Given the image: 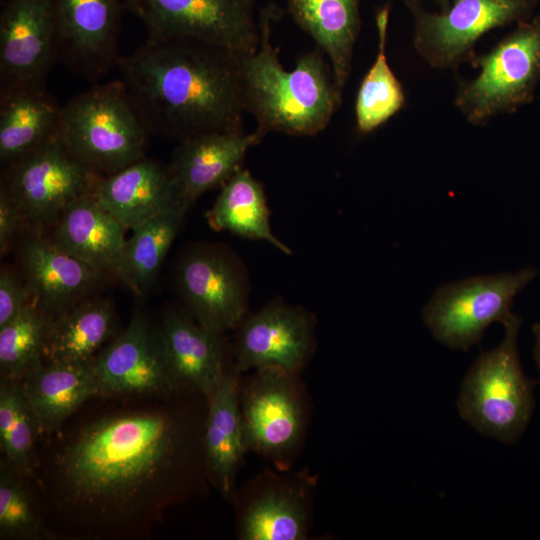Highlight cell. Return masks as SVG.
Masks as SVG:
<instances>
[{"label":"cell","instance_id":"6da1fadb","mask_svg":"<svg viewBox=\"0 0 540 540\" xmlns=\"http://www.w3.org/2000/svg\"><path fill=\"white\" fill-rule=\"evenodd\" d=\"M179 415L151 408L98 419L55 455L53 495L83 536L125 535L170 502L188 437Z\"/></svg>","mask_w":540,"mask_h":540},{"label":"cell","instance_id":"7a4b0ae2","mask_svg":"<svg viewBox=\"0 0 540 540\" xmlns=\"http://www.w3.org/2000/svg\"><path fill=\"white\" fill-rule=\"evenodd\" d=\"M116 67L150 134L181 141L243 131L241 55L199 41L148 38Z\"/></svg>","mask_w":540,"mask_h":540},{"label":"cell","instance_id":"3957f363","mask_svg":"<svg viewBox=\"0 0 540 540\" xmlns=\"http://www.w3.org/2000/svg\"><path fill=\"white\" fill-rule=\"evenodd\" d=\"M272 12L270 7L261 12L258 48L241 56L245 110L264 134L316 135L341 105L343 89L318 47L299 57L294 69L282 66L271 43Z\"/></svg>","mask_w":540,"mask_h":540},{"label":"cell","instance_id":"277c9868","mask_svg":"<svg viewBox=\"0 0 540 540\" xmlns=\"http://www.w3.org/2000/svg\"><path fill=\"white\" fill-rule=\"evenodd\" d=\"M149 135L119 78L96 84L62 106L59 139L103 176L144 158Z\"/></svg>","mask_w":540,"mask_h":540},{"label":"cell","instance_id":"5b68a950","mask_svg":"<svg viewBox=\"0 0 540 540\" xmlns=\"http://www.w3.org/2000/svg\"><path fill=\"white\" fill-rule=\"evenodd\" d=\"M521 318L504 324L503 340L482 352L466 374L457 400L460 416L486 436L513 443L525 431L535 401L534 381L523 373L517 337Z\"/></svg>","mask_w":540,"mask_h":540},{"label":"cell","instance_id":"8992f818","mask_svg":"<svg viewBox=\"0 0 540 540\" xmlns=\"http://www.w3.org/2000/svg\"><path fill=\"white\" fill-rule=\"evenodd\" d=\"M477 76L459 85L455 106L473 125L529 104L540 81V14L519 22L491 50L472 59Z\"/></svg>","mask_w":540,"mask_h":540},{"label":"cell","instance_id":"52a82bcc","mask_svg":"<svg viewBox=\"0 0 540 540\" xmlns=\"http://www.w3.org/2000/svg\"><path fill=\"white\" fill-rule=\"evenodd\" d=\"M258 0H123L125 10L144 24L148 38L193 40L241 56L261 38Z\"/></svg>","mask_w":540,"mask_h":540},{"label":"cell","instance_id":"ba28073f","mask_svg":"<svg viewBox=\"0 0 540 540\" xmlns=\"http://www.w3.org/2000/svg\"><path fill=\"white\" fill-rule=\"evenodd\" d=\"M103 175L76 158L58 134L4 167L1 185L21 209L26 226L40 233L76 200L93 194Z\"/></svg>","mask_w":540,"mask_h":540},{"label":"cell","instance_id":"9c48e42d","mask_svg":"<svg viewBox=\"0 0 540 540\" xmlns=\"http://www.w3.org/2000/svg\"><path fill=\"white\" fill-rule=\"evenodd\" d=\"M535 275V269L525 268L445 284L423 308V321L440 343L468 351L490 324L504 325L515 315L514 298Z\"/></svg>","mask_w":540,"mask_h":540},{"label":"cell","instance_id":"30bf717a","mask_svg":"<svg viewBox=\"0 0 540 540\" xmlns=\"http://www.w3.org/2000/svg\"><path fill=\"white\" fill-rule=\"evenodd\" d=\"M540 0H449L441 13L411 3L413 46L436 69H455L474 58L477 41L490 30L524 21Z\"/></svg>","mask_w":540,"mask_h":540},{"label":"cell","instance_id":"8fae6325","mask_svg":"<svg viewBox=\"0 0 540 540\" xmlns=\"http://www.w3.org/2000/svg\"><path fill=\"white\" fill-rule=\"evenodd\" d=\"M297 375L279 368H262L240 386L246 450L261 454L283 469L300 443L305 423Z\"/></svg>","mask_w":540,"mask_h":540},{"label":"cell","instance_id":"7c38bea8","mask_svg":"<svg viewBox=\"0 0 540 540\" xmlns=\"http://www.w3.org/2000/svg\"><path fill=\"white\" fill-rule=\"evenodd\" d=\"M176 283L186 305L202 326L223 333L245 317L248 281L237 257L217 246H199L185 254Z\"/></svg>","mask_w":540,"mask_h":540},{"label":"cell","instance_id":"4fadbf2b","mask_svg":"<svg viewBox=\"0 0 540 540\" xmlns=\"http://www.w3.org/2000/svg\"><path fill=\"white\" fill-rule=\"evenodd\" d=\"M97 396L167 395L176 388L159 327L136 312L92 363Z\"/></svg>","mask_w":540,"mask_h":540},{"label":"cell","instance_id":"5bb4252c","mask_svg":"<svg viewBox=\"0 0 540 540\" xmlns=\"http://www.w3.org/2000/svg\"><path fill=\"white\" fill-rule=\"evenodd\" d=\"M57 58L71 71L97 81L117 66L123 0H53Z\"/></svg>","mask_w":540,"mask_h":540},{"label":"cell","instance_id":"9a60e30c","mask_svg":"<svg viewBox=\"0 0 540 540\" xmlns=\"http://www.w3.org/2000/svg\"><path fill=\"white\" fill-rule=\"evenodd\" d=\"M56 45L53 0H6L0 14V89L44 84Z\"/></svg>","mask_w":540,"mask_h":540},{"label":"cell","instance_id":"2e32d148","mask_svg":"<svg viewBox=\"0 0 540 540\" xmlns=\"http://www.w3.org/2000/svg\"><path fill=\"white\" fill-rule=\"evenodd\" d=\"M234 368L299 373L313 349L314 318L305 309L272 302L239 323Z\"/></svg>","mask_w":540,"mask_h":540},{"label":"cell","instance_id":"e0dca14e","mask_svg":"<svg viewBox=\"0 0 540 540\" xmlns=\"http://www.w3.org/2000/svg\"><path fill=\"white\" fill-rule=\"evenodd\" d=\"M264 135L257 128L248 134L212 131L179 141L167 169L180 200L190 208L203 193L222 187Z\"/></svg>","mask_w":540,"mask_h":540},{"label":"cell","instance_id":"ac0fdd59","mask_svg":"<svg viewBox=\"0 0 540 540\" xmlns=\"http://www.w3.org/2000/svg\"><path fill=\"white\" fill-rule=\"evenodd\" d=\"M159 328L176 391L196 392L207 399L228 372L222 333L176 310L164 313Z\"/></svg>","mask_w":540,"mask_h":540},{"label":"cell","instance_id":"d6986e66","mask_svg":"<svg viewBox=\"0 0 540 540\" xmlns=\"http://www.w3.org/2000/svg\"><path fill=\"white\" fill-rule=\"evenodd\" d=\"M20 254L25 283L51 318L82 301L101 277L40 233L24 241Z\"/></svg>","mask_w":540,"mask_h":540},{"label":"cell","instance_id":"ffe728a7","mask_svg":"<svg viewBox=\"0 0 540 540\" xmlns=\"http://www.w3.org/2000/svg\"><path fill=\"white\" fill-rule=\"evenodd\" d=\"M93 196L125 229H133L177 205H186L179 198L167 166L145 157L102 176Z\"/></svg>","mask_w":540,"mask_h":540},{"label":"cell","instance_id":"44dd1931","mask_svg":"<svg viewBox=\"0 0 540 540\" xmlns=\"http://www.w3.org/2000/svg\"><path fill=\"white\" fill-rule=\"evenodd\" d=\"M124 229L90 194L64 211L49 238L101 275H114L126 240Z\"/></svg>","mask_w":540,"mask_h":540},{"label":"cell","instance_id":"7402d4cb","mask_svg":"<svg viewBox=\"0 0 540 540\" xmlns=\"http://www.w3.org/2000/svg\"><path fill=\"white\" fill-rule=\"evenodd\" d=\"M61 110L45 85L0 89V160L6 167L58 134Z\"/></svg>","mask_w":540,"mask_h":540},{"label":"cell","instance_id":"603a6c76","mask_svg":"<svg viewBox=\"0 0 540 540\" xmlns=\"http://www.w3.org/2000/svg\"><path fill=\"white\" fill-rule=\"evenodd\" d=\"M115 311L107 299H83L52 317L43 347L46 363L91 364L111 341Z\"/></svg>","mask_w":540,"mask_h":540},{"label":"cell","instance_id":"cb8c5ba5","mask_svg":"<svg viewBox=\"0 0 540 540\" xmlns=\"http://www.w3.org/2000/svg\"><path fill=\"white\" fill-rule=\"evenodd\" d=\"M238 372L228 371L207 398L204 452L208 472L219 490L230 495L235 474L246 450L240 412Z\"/></svg>","mask_w":540,"mask_h":540},{"label":"cell","instance_id":"d4e9b609","mask_svg":"<svg viewBox=\"0 0 540 540\" xmlns=\"http://www.w3.org/2000/svg\"><path fill=\"white\" fill-rule=\"evenodd\" d=\"M288 12L323 51L343 89L360 30L359 0H288Z\"/></svg>","mask_w":540,"mask_h":540},{"label":"cell","instance_id":"484cf974","mask_svg":"<svg viewBox=\"0 0 540 540\" xmlns=\"http://www.w3.org/2000/svg\"><path fill=\"white\" fill-rule=\"evenodd\" d=\"M92 363L43 362L20 381L41 432L57 430L87 399L97 396Z\"/></svg>","mask_w":540,"mask_h":540},{"label":"cell","instance_id":"4316f807","mask_svg":"<svg viewBox=\"0 0 540 540\" xmlns=\"http://www.w3.org/2000/svg\"><path fill=\"white\" fill-rule=\"evenodd\" d=\"M263 185L246 169H239L221 187L207 219L219 231L263 240L285 254L291 251L272 232Z\"/></svg>","mask_w":540,"mask_h":540},{"label":"cell","instance_id":"83f0119b","mask_svg":"<svg viewBox=\"0 0 540 540\" xmlns=\"http://www.w3.org/2000/svg\"><path fill=\"white\" fill-rule=\"evenodd\" d=\"M188 209L177 205L133 228L125 240L114 276L135 294L152 287Z\"/></svg>","mask_w":540,"mask_h":540},{"label":"cell","instance_id":"f1b7e54d","mask_svg":"<svg viewBox=\"0 0 540 540\" xmlns=\"http://www.w3.org/2000/svg\"><path fill=\"white\" fill-rule=\"evenodd\" d=\"M389 13V5L377 11V55L356 96V128L361 134L371 133L387 122L402 109L406 101L403 87L389 66L386 56Z\"/></svg>","mask_w":540,"mask_h":540},{"label":"cell","instance_id":"f546056e","mask_svg":"<svg viewBox=\"0 0 540 540\" xmlns=\"http://www.w3.org/2000/svg\"><path fill=\"white\" fill-rule=\"evenodd\" d=\"M305 494L293 487L265 490L246 508L239 529L245 540H301L307 535Z\"/></svg>","mask_w":540,"mask_h":540},{"label":"cell","instance_id":"4dcf8cb0","mask_svg":"<svg viewBox=\"0 0 540 540\" xmlns=\"http://www.w3.org/2000/svg\"><path fill=\"white\" fill-rule=\"evenodd\" d=\"M51 317L32 300L0 327L1 380L21 381L43 363L44 340Z\"/></svg>","mask_w":540,"mask_h":540},{"label":"cell","instance_id":"1f68e13d","mask_svg":"<svg viewBox=\"0 0 540 540\" xmlns=\"http://www.w3.org/2000/svg\"><path fill=\"white\" fill-rule=\"evenodd\" d=\"M41 428L20 381L0 383V446L5 462L23 476L34 466V443Z\"/></svg>","mask_w":540,"mask_h":540},{"label":"cell","instance_id":"d6a6232c","mask_svg":"<svg viewBox=\"0 0 540 540\" xmlns=\"http://www.w3.org/2000/svg\"><path fill=\"white\" fill-rule=\"evenodd\" d=\"M20 473L4 461L0 472V537L35 540L44 535L42 521Z\"/></svg>","mask_w":540,"mask_h":540},{"label":"cell","instance_id":"836d02e7","mask_svg":"<svg viewBox=\"0 0 540 540\" xmlns=\"http://www.w3.org/2000/svg\"><path fill=\"white\" fill-rule=\"evenodd\" d=\"M33 296L18 276L8 268L0 273V327L17 316L32 300Z\"/></svg>","mask_w":540,"mask_h":540},{"label":"cell","instance_id":"e575fe53","mask_svg":"<svg viewBox=\"0 0 540 540\" xmlns=\"http://www.w3.org/2000/svg\"><path fill=\"white\" fill-rule=\"evenodd\" d=\"M26 226L24 215L6 190L0 189V252L5 255L15 236Z\"/></svg>","mask_w":540,"mask_h":540},{"label":"cell","instance_id":"d590c367","mask_svg":"<svg viewBox=\"0 0 540 540\" xmlns=\"http://www.w3.org/2000/svg\"><path fill=\"white\" fill-rule=\"evenodd\" d=\"M532 331L535 337L534 358L540 371V321L533 325Z\"/></svg>","mask_w":540,"mask_h":540},{"label":"cell","instance_id":"8d00e7d4","mask_svg":"<svg viewBox=\"0 0 540 540\" xmlns=\"http://www.w3.org/2000/svg\"><path fill=\"white\" fill-rule=\"evenodd\" d=\"M437 1L441 2L443 5H447L449 0H437Z\"/></svg>","mask_w":540,"mask_h":540}]
</instances>
